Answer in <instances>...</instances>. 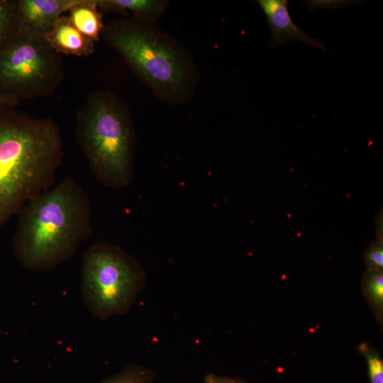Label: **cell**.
I'll use <instances>...</instances> for the list:
<instances>
[{
  "instance_id": "obj_1",
  "label": "cell",
  "mask_w": 383,
  "mask_h": 383,
  "mask_svg": "<svg viewBox=\"0 0 383 383\" xmlns=\"http://www.w3.org/2000/svg\"><path fill=\"white\" fill-rule=\"evenodd\" d=\"M18 213L13 253L30 271H49L67 261L92 232L89 197L70 177L30 200Z\"/></svg>"
},
{
  "instance_id": "obj_2",
  "label": "cell",
  "mask_w": 383,
  "mask_h": 383,
  "mask_svg": "<svg viewBox=\"0 0 383 383\" xmlns=\"http://www.w3.org/2000/svg\"><path fill=\"white\" fill-rule=\"evenodd\" d=\"M63 155L60 129L54 120L0 105V228L52 187Z\"/></svg>"
},
{
  "instance_id": "obj_3",
  "label": "cell",
  "mask_w": 383,
  "mask_h": 383,
  "mask_svg": "<svg viewBox=\"0 0 383 383\" xmlns=\"http://www.w3.org/2000/svg\"><path fill=\"white\" fill-rule=\"evenodd\" d=\"M77 142L94 177L121 189L133 177L135 135L128 112L112 94L91 93L77 114Z\"/></svg>"
},
{
  "instance_id": "obj_4",
  "label": "cell",
  "mask_w": 383,
  "mask_h": 383,
  "mask_svg": "<svg viewBox=\"0 0 383 383\" xmlns=\"http://www.w3.org/2000/svg\"><path fill=\"white\" fill-rule=\"evenodd\" d=\"M101 35L157 93L175 97L185 91L189 66L167 37L137 18L110 22Z\"/></svg>"
},
{
  "instance_id": "obj_5",
  "label": "cell",
  "mask_w": 383,
  "mask_h": 383,
  "mask_svg": "<svg viewBox=\"0 0 383 383\" xmlns=\"http://www.w3.org/2000/svg\"><path fill=\"white\" fill-rule=\"evenodd\" d=\"M145 282L142 267L117 245L96 243L83 254L82 297L90 312L99 319L128 312Z\"/></svg>"
},
{
  "instance_id": "obj_6",
  "label": "cell",
  "mask_w": 383,
  "mask_h": 383,
  "mask_svg": "<svg viewBox=\"0 0 383 383\" xmlns=\"http://www.w3.org/2000/svg\"><path fill=\"white\" fill-rule=\"evenodd\" d=\"M63 79L61 55L44 36L20 32L0 53V94L15 106L52 94Z\"/></svg>"
},
{
  "instance_id": "obj_7",
  "label": "cell",
  "mask_w": 383,
  "mask_h": 383,
  "mask_svg": "<svg viewBox=\"0 0 383 383\" xmlns=\"http://www.w3.org/2000/svg\"><path fill=\"white\" fill-rule=\"evenodd\" d=\"M81 0H17L20 32L45 36L55 22Z\"/></svg>"
},
{
  "instance_id": "obj_8",
  "label": "cell",
  "mask_w": 383,
  "mask_h": 383,
  "mask_svg": "<svg viewBox=\"0 0 383 383\" xmlns=\"http://www.w3.org/2000/svg\"><path fill=\"white\" fill-rule=\"evenodd\" d=\"M270 26L269 45L275 48L287 41L296 40L323 51L328 48L320 40L311 37L296 26L291 18L287 0H257Z\"/></svg>"
},
{
  "instance_id": "obj_9",
  "label": "cell",
  "mask_w": 383,
  "mask_h": 383,
  "mask_svg": "<svg viewBox=\"0 0 383 383\" xmlns=\"http://www.w3.org/2000/svg\"><path fill=\"white\" fill-rule=\"evenodd\" d=\"M44 37L60 55L87 57L94 52L95 42L79 32L68 16H61Z\"/></svg>"
},
{
  "instance_id": "obj_10",
  "label": "cell",
  "mask_w": 383,
  "mask_h": 383,
  "mask_svg": "<svg viewBox=\"0 0 383 383\" xmlns=\"http://www.w3.org/2000/svg\"><path fill=\"white\" fill-rule=\"evenodd\" d=\"M97 0H81L70 11L68 16L73 26L95 43L104 28Z\"/></svg>"
},
{
  "instance_id": "obj_11",
  "label": "cell",
  "mask_w": 383,
  "mask_h": 383,
  "mask_svg": "<svg viewBox=\"0 0 383 383\" xmlns=\"http://www.w3.org/2000/svg\"><path fill=\"white\" fill-rule=\"evenodd\" d=\"M99 7L109 10L134 13L135 18L150 21L159 18L166 8V2L155 0H97Z\"/></svg>"
},
{
  "instance_id": "obj_12",
  "label": "cell",
  "mask_w": 383,
  "mask_h": 383,
  "mask_svg": "<svg viewBox=\"0 0 383 383\" xmlns=\"http://www.w3.org/2000/svg\"><path fill=\"white\" fill-rule=\"evenodd\" d=\"M362 292L377 322L383 323V272L367 268L362 275Z\"/></svg>"
},
{
  "instance_id": "obj_13",
  "label": "cell",
  "mask_w": 383,
  "mask_h": 383,
  "mask_svg": "<svg viewBox=\"0 0 383 383\" xmlns=\"http://www.w3.org/2000/svg\"><path fill=\"white\" fill-rule=\"evenodd\" d=\"M19 33L17 0H0V53Z\"/></svg>"
},
{
  "instance_id": "obj_14",
  "label": "cell",
  "mask_w": 383,
  "mask_h": 383,
  "mask_svg": "<svg viewBox=\"0 0 383 383\" xmlns=\"http://www.w3.org/2000/svg\"><path fill=\"white\" fill-rule=\"evenodd\" d=\"M155 378V374L150 369L132 364L99 383H151Z\"/></svg>"
},
{
  "instance_id": "obj_15",
  "label": "cell",
  "mask_w": 383,
  "mask_h": 383,
  "mask_svg": "<svg viewBox=\"0 0 383 383\" xmlns=\"http://www.w3.org/2000/svg\"><path fill=\"white\" fill-rule=\"evenodd\" d=\"M377 239L366 249L363 258L367 268L383 272V223L382 211L376 217Z\"/></svg>"
},
{
  "instance_id": "obj_16",
  "label": "cell",
  "mask_w": 383,
  "mask_h": 383,
  "mask_svg": "<svg viewBox=\"0 0 383 383\" xmlns=\"http://www.w3.org/2000/svg\"><path fill=\"white\" fill-rule=\"evenodd\" d=\"M357 349L366 360L370 383H383V360L379 352L369 343H362Z\"/></svg>"
},
{
  "instance_id": "obj_17",
  "label": "cell",
  "mask_w": 383,
  "mask_h": 383,
  "mask_svg": "<svg viewBox=\"0 0 383 383\" xmlns=\"http://www.w3.org/2000/svg\"><path fill=\"white\" fill-rule=\"evenodd\" d=\"M306 4L309 6L310 9H340L345 6L354 4L353 1H343V0H321V1H307Z\"/></svg>"
},
{
  "instance_id": "obj_18",
  "label": "cell",
  "mask_w": 383,
  "mask_h": 383,
  "mask_svg": "<svg viewBox=\"0 0 383 383\" xmlns=\"http://www.w3.org/2000/svg\"><path fill=\"white\" fill-rule=\"evenodd\" d=\"M204 383H249L245 379L238 377H221L213 374H208L205 379Z\"/></svg>"
},
{
  "instance_id": "obj_19",
  "label": "cell",
  "mask_w": 383,
  "mask_h": 383,
  "mask_svg": "<svg viewBox=\"0 0 383 383\" xmlns=\"http://www.w3.org/2000/svg\"><path fill=\"white\" fill-rule=\"evenodd\" d=\"M0 105L9 106L12 107L15 106V105L11 101L6 99L4 96H2L1 94H0Z\"/></svg>"
}]
</instances>
